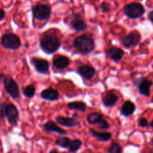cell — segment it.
<instances>
[{
    "label": "cell",
    "instance_id": "obj_1",
    "mask_svg": "<svg viewBox=\"0 0 153 153\" xmlns=\"http://www.w3.org/2000/svg\"><path fill=\"white\" fill-rule=\"evenodd\" d=\"M61 46L59 38L54 34L44 35L40 40V46L42 50L46 54L55 53Z\"/></svg>",
    "mask_w": 153,
    "mask_h": 153
},
{
    "label": "cell",
    "instance_id": "obj_2",
    "mask_svg": "<svg viewBox=\"0 0 153 153\" xmlns=\"http://www.w3.org/2000/svg\"><path fill=\"white\" fill-rule=\"evenodd\" d=\"M73 46L76 52L82 55L90 54L94 49V43L92 39L87 35H80L76 37Z\"/></svg>",
    "mask_w": 153,
    "mask_h": 153
},
{
    "label": "cell",
    "instance_id": "obj_3",
    "mask_svg": "<svg viewBox=\"0 0 153 153\" xmlns=\"http://www.w3.org/2000/svg\"><path fill=\"white\" fill-rule=\"evenodd\" d=\"M7 118L10 124L16 126L19 120V111L14 105L3 103L0 105V118Z\"/></svg>",
    "mask_w": 153,
    "mask_h": 153
},
{
    "label": "cell",
    "instance_id": "obj_4",
    "mask_svg": "<svg viewBox=\"0 0 153 153\" xmlns=\"http://www.w3.org/2000/svg\"><path fill=\"white\" fill-rule=\"evenodd\" d=\"M123 13L130 19H138L145 13V8L139 2H131L123 7Z\"/></svg>",
    "mask_w": 153,
    "mask_h": 153
},
{
    "label": "cell",
    "instance_id": "obj_5",
    "mask_svg": "<svg viewBox=\"0 0 153 153\" xmlns=\"http://www.w3.org/2000/svg\"><path fill=\"white\" fill-rule=\"evenodd\" d=\"M0 44L4 49L9 50H16L21 46V41L19 37L13 33H7L2 37Z\"/></svg>",
    "mask_w": 153,
    "mask_h": 153
},
{
    "label": "cell",
    "instance_id": "obj_6",
    "mask_svg": "<svg viewBox=\"0 0 153 153\" xmlns=\"http://www.w3.org/2000/svg\"><path fill=\"white\" fill-rule=\"evenodd\" d=\"M3 85L4 90L11 98L16 99L19 97L20 91L16 82L8 76H4L3 78Z\"/></svg>",
    "mask_w": 153,
    "mask_h": 153
},
{
    "label": "cell",
    "instance_id": "obj_7",
    "mask_svg": "<svg viewBox=\"0 0 153 153\" xmlns=\"http://www.w3.org/2000/svg\"><path fill=\"white\" fill-rule=\"evenodd\" d=\"M51 8L46 4H39L32 7V15L38 20H46L51 15Z\"/></svg>",
    "mask_w": 153,
    "mask_h": 153
},
{
    "label": "cell",
    "instance_id": "obj_8",
    "mask_svg": "<svg viewBox=\"0 0 153 153\" xmlns=\"http://www.w3.org/2000/svg\"><path fill=\"white\" fill-rule=\"evenodd\" d=\"M140 41V34L137 31H134L123 37L122 40V44L126 49H130L138 45Z\"/></svg>",
    "mask_w": 153,
    "mask_h": 153
},
{
    "label": "cell",
    "instance_id": "obj_9",
    "mask_svg": "<svg viewBox=\"0 0 153 153\" xmlns=\"http://www.w3.org/2000/svg\"><path fill=\"white\" fill-rule=\"evenodd\" d=\"M30 61L38 73H41V74H46L48 73L50 68V64L48 61L37 58V57H32Z\"/></svg>",
    "mask_w": 153,
    "mask_h": 153
},
{
    "label": "cell",
    "instance_id": "obj_10",
    "mask_svg": "<svg viewBox=\"0 0 153 153\" xmlns=\"http://www.w3.org/2000/svg\"><path fill=\"white\" fill-rule=\"evenodd\" d=\"M152 85L153 82L152 81L145 79V78L140 79L137 83L138 91L141 95L144 96V97H149L150 88Z\"/></svg>",
    "mask_w": 153,
    "mask_h": 153
},
{
    "label": "cell",
    "instance_id": "obj_11",
    "mask_svg": "<svg viewBox=\"0 0 153 153\" xmlns=\"http://www.w3.org/2000/svg\"><path fill=\"white\" fill-rule=\"evenodd\" d=\"M70 25L76 31H83L86 28L87 25L80 14H73L70 20Z\"/></svg>",
    "mask_w": 153,
    "mask_h": 153
},
{
    "label": "cell",
    "instance_id": "obj_12",
    "mask_svg": "<svg viewBox=\"0 0 153 153\" xmlns=\"http://www.w3.org/2000/svg\"><path fill=\"white\" fill-rule=\"evenodd\" d=\"M78 73L86 79H92L95 74V70L90 64H83L78 68Z\"/></svg>",
    "mask_w": 153,
    "mask_h": 153
},
{
    "label": "cell",
    "instance_id": "obj_13",
    "mask_svg": "<svg viewBox=\"0 0 153 153\" xmlns=\"http://www.w3.org/2000/svg\"><path fill=\"white\" fill-rule=\"evenodd\" d=\"M106 55L112 61H118L123 58L124 55V52L120 48L112 46L106 51Z\"/></svg>",
    "mask_w": 153,
    "mask_h": 153
},
{
    "label": "cell",
    "instance_id": "obj_14",
    "mask_svg": "<svg viewBox=\"0 0 153 153\" xmlns=\"http://www.w3.org/2000/svg\"><path fill=\"white\" fill-rule=\"evenodd\" d=\"M52 64L58 70H63L68 67L70 64V60L68 57L64 55H56L52 59Z\"/></svg>",
    "mask_w": 153,
    "mask_h": 153
},
{
    "label": "cell",
    "instance_id": "obj_15",
    "mask_svg": "<svg viewBox=\"0 0 153 153\" xmlns=\"http://www.w3.org/2000/svg\"><path fill=\"white\" fill-rule=\"evenodd\" d=\"M56 120L57 123L64 127H68V128L80 126V123L76 120H75L74 118L57 117H56Z\"/></svg>",
    "mask_w": 153,
    "mask_h": 153
},
{
    "label": "cell",
    "instance_id": "obj_16",
    "mask_svg": "<svg viewBox=\"0 0 153 153\" xmlns=\"http://www.w3.org/2000/svg\"><path fill=\"white\" fill-rule=\"evenodd\" d=\"M40 97L42 99L48 101H56L59 98V94L56 90L49 88L42 91Z\"/></svg>",
    "mask_w": 153,
    "mask_h": 153
},
{
    "label": "cell",
    "instance_id": "obj_17",
    "mask_svg": "<svg viewBox=\"0 0 153 153\" xmlns=\"http://www.w3.org/2000/svg\"><path fill=\"white\" fill-rule=\"evenodd\" d=\"M118 100V96L116 94H114L112 91H108L104 97L102 102H103V104L105 107L111 108L115 105Z\"/></svg>",
    "mask_w": 153,
    "mask_h": 153
},
{
    "label": "cell",
    "instance_id": "obj_18",
    "mask_svg": "<svg viewBox=\"0 0 153 153\" xmlns=\"http://www.w3.org/2000/svg\"><path fill=\"white\" fill-rule=\"evenodd\" d=\"M44 128L47 132H56L61 135H66L67 132L64 129L60 128L59 126L56 125L53 121H48L44 125Z\"/></svg>",
    "mask_w": 153,
    "mask_h": 153
},
{
    "label": "cell",
    "instance_id": "obj_19",
    "mask_svg": "<svg viewBox=\"0 0 153 153\" xmlns=\"http://www.w3.org/2000/svg\"><path fill=\"white\" fill-rule=\"evenodd\" d=\"M135 109H136V106L132 102L126 101L122 105L121 109H120V113L122 115L127 117L130 116L134 113Z\"/></svg>",
    "mask_w": 153,
    "mask_h": 153
},
{
    "label": "cell",
    "instance_id": "obj_20",
    "mask_svg": "<svg viewBox=\"0 0 153 153\" xmlns=\"http://www.w3.org/2000/svg\"><path fill=\"white\" fill-rule=\"evenodd\" d=\"M90 133L93 137H95L98 140L101 142H106L110 140L112 137V134L110 132H98V131H94L92 128H90Z\"/></svg>",
    "mask_w": 153,
    "mask_h": 153
},
{
    "label": "cell",
    "instance_id": "obj_21",
    "mask_svg": "<svg viewBox=\"0 0 153 153\" xmlns=\"http://www.w3.org/2000/svg\"><path fill=\"white\" fill-rule=\"evenodd\" d=\"M103 118L104 116L102 114L98 113V112H92L87 116L86 120L90 125H97Z\"/></svg>",
    "mask_w": 153,
    "mask_h": 153
},
{
    "label": "cell",
    "instance_id": "obj_22",
    "mask_svg": "<svg viewBox=\"0 0 153 153\" xmlns=\"http://www.w3.org/2000/svg\"><path fill=\"white\" fill-rule=\"evenodd\" d=\"M67 107L70 110L80 111H86V105L82 102H72L68 103Z\"/></svg>",
    "mask_w": 153,
    "mask_h": 153
},
{
    "label": "cell",
    "instance_id": "obj_23",
    "mask_svg": "<svg viewBox=\"0 0 153 153\" xmlns=\"http://www.w3.org/2000/svg\"><path fill=\"white\" fill-rule=\"evenodd\" d=\"M81 146H82V141L80 140L74 139V140H70V145H69L68 149L70 152H76L80 149Z\"/></svg>",
    "mask_w": 153,
    "mask_h": 153
},
{
    "label": "cell",
    "instance_id": "obj_24",
    "mask_svg": "<svg viewBox=\"0 0 153 153\" xmlns=\"http://www.w3.org/2000/svg\"><path fill=\"white\" fill-rule=\"evenodd\" d=\"M70 140L67 137H60L56 140V145L62 149H68L70 145Z\"/></svg>",
    "mask_w": 153,
    "mask_h": 153
},
{
    "label": "cell",
    "instance_id": "obj_25",
    "mask_svg": "<svg viewBox=\"0 0 153 153\" xmlns=\"http://www.w3.org/2000/svg\"><path fill=\"white\" fill-rule=\"evenodd\" d=\"M36 89L33 85H28V86L26 87L22 91V94H23L24 97H26V98L31 99L32 97H34V94H35Z\"/></svg>",
    "mask_w": 153,
    "mask_h": 153
},
{
    "label": "cell",
    "instance_id": "obj_26",
    "mask_svg": "<svg viewBox=\"0 0 153 153\" xmlns=\"http://www.w3.org/2000/svg\"><path fill=\"white\" fill-rule=\"evenodd\" d=\"M107 152L110 153H121L122 152V148L120 146L119 143H116L115 141H112L111 143L110 146L108 149Z\"/></svg>",
    "mask_w": 153,
    "mask_h": 153
},
{
    "label": "cell",
    "instance_id": "obj_27",
    "mask_svg": "<svg viewBox=\"0 0 153 153\" xmlns=\"http://www.w3.org/2000/svg\"><path fill=\"white\" fill-rule=\"evenodd\" d=\"M98 127L99 129H101V130H107L110 128V124L109 123L107 122L106 120H105L104 119H102L97 124Z\"/></svg>",
    "mask_w": 153,
    "mask_h": 153
},
{
    "label": "cell",
    "instance_id": "obj_28",
    "mask_svg": "<svg viewBox=\"0 0 153 153\" xmlns=\"http://www.w3.org/2000/svg\"><path fill=\"white\" fill-rule=\"evenodd\" d=\"M100 10L103 13H107L110 11L111 10V5L110 3L106 2V1H103L100 4Z\"/></svg>",
    "mask_w": 153,
    "mask_h": 153
},
{
    "label": "cell",
    "instance_id": "obj_29",
    "mask_svg": "<svg viewBox=\"0 0 153 153\" xmlns=\"http://www.w3.org/2000/svg\"><path fill=\"white\" fill-rule=\"evenodd\" d=\"M138 125L139 126H140L141 128H145L147 127L148 125V122L146 118H140L138 121Z\"/></svg>",
    "mask_w": 153,
    "mask_h": 153
},
{
    "label": "cell",
    "instance_id": "obj_30",
    "mask_svg": "<svg viewBox=\"0 0 153 153\" xmlns=\"http://www.w3.org/2000/svg\"><path fill=\"white\" fill-rule=\"evenodd\" d=\"M4 17H5V12L2 9H0V20L4 19Z\"/></svg>",
    "mask_w": 153,
    "mask_h": 153
},
{
    "label": "cell",
    "instance_id": "obj_31",
    "mask_svg": "<svg viewBox=\"0 0 153 153\" xmlns=\"http://www.w3.org/2000/svg\"><path fill=\"white\" fill-rule=\"evenodd\" d=\"M148 19L153 23V10H152L148 14Z\"/></svg>",
    "mask_w": 153,
    "mask_h": 153
},
{
    "label": "cell",
    "instance_id": "obj_32",
    "mask_svg": "<svg viewBox=\"0 0 153 153\" xmlns=\"http://www.w3.org/2000/svg\"><path fill=\"white\" fill-rule=\"evenodd\" d=\"M150 144H151L152 148V149H153V137H152L151 140H150Z\"/></svg>",
    "mask_w": 153,
    "mask_h": 153
},
{
    "label": "cell",
    "instance_id": "obj_33",
    "mask_svg": "<svg viewBox=\"0 0 153 153\" xmlns=\"http://www.w3.org/2000/svg\"><path fill=\"white\" fill-rule=\"evenodd\" d=\"M150 126H151L152 128H153V120H152V122L150 123Z\"/></svg>",
    "mask_w": 153,
    "mask_h": 153
},
{
    "label": "cell",
    "instance_id": "obj_34",
    "mask_svg": "<svg viewBox=\"0 0 153 153\" xmlns=\"http://www.w3.org/2000/svg\"><path fill=\"white\" fill-rule=\"evenodd\" d=\"M4 77V75L2 74V73H0V79H2V78Z\"/></svg>",
    "mask_w": 153,
    "mask_h": 153
},
{
    "label": "cell",
    "instance_id": "obj_35",
    "mask_svg": "<svg viewBox=\"0 0 153 153\" xmlns=\"http://www.w3.org/2000/svg\"><path fill=\"white\" fill-rule=\"evenodd\" d=\"M58 152V150H56V149H55V150H51L50 152L52 153V152Z\"/></svg>",
    "mask_w": 153,
    "mask_h": 153
}]
</instances>
